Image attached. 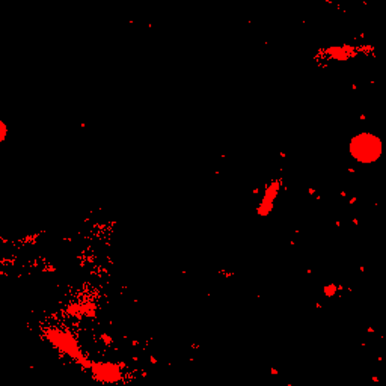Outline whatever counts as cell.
Wrapping results in <instances>:
<instances>
[{
  "mask_svg": "<svg viewBox=\"0 0 386 386\" xmlns=\"http://www.w3.org/2000/svg\"><path fill=\"white\" fill-rule=\"evenodd\" d=\"M349 151L358 163L370 165L378 162L383 154V142L379 136L370 132H362L353 136L349 144Z\"/></svg>",
  "mask_w": 386,
  "mask_h": 386,
  "instance_id": "6da1fadb",
  "label": "cell"
},
{
  "mask_svg": "<svg viewBox=\"0 0 386 386\" xmlns=\"http://www.w3.org/2000/svg\"><path fill=\"white\" fill-rule=\"evenodd\" d=\"M8 137H9V127L2 118V115H0V145L5 144L8 141Z\"/></svg>",
  "mask_w": 386,
  "mask_h": 386,
  "instance_id": "7a4b0ae2",
  "label": "cell"
}]
</instances>
